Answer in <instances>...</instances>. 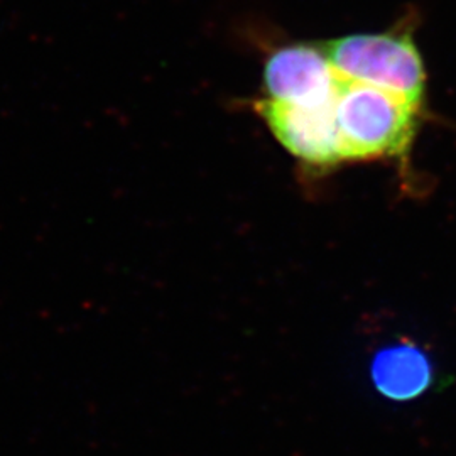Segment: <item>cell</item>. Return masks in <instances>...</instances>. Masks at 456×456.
Segmentation results:
<instances>
[{"label":"cell","mask_w":456,"mask_h":456,"mask_svg":"<svg viewBox=\"0 0 456 456\" xmlns=\"http://www.w3.org/2000/svg\"><path fill=\"white\" fill-rule=\"evenodd\" d=\"M262 82L267 100L282 103H314L335 97L340 75L323 45L294 43L269 54Z\"/></svg>","instance_id":"4"},{"label":"cell","mask_w":456,"mask_h":456,"mask_svg":"<svg viewBox=\"0 0 456 456\" xmlns=\"http://www.w3.org/2000/svg\"><path fill=\"white\" fill-rule=\"evenodd\" d=\"M335 100L337 95L314 103H282L264 98L256 107L279 144L297 163L326 173L343 164Z\"/></svg>","instance_id":"3"},{"label":"cell","mask_w":456,"mask_h":456,"mask_svg":"<svg viewBox=\"0 0 456 456\" xmlns=\"http://www.w3.org/2000/svg\"><path fill=\"white\" fill-rule=\"evenodd\" d=\"M375 391L394 403H411L431 389L435 369L416 343L403 340L380 348L370 363Z\"/></svg>","instance_id":"5"},{"label":"cell","mask_w":456,"mask_h":456,"mask_svg":"<svg viewBox=\"0 0 456 456\" xmlns=\"http://www.w3.org/2000/svg\"><path fill=\"white\" fill-rule=\"evenodd\" d=\"M323 46L343 78L389 90L423 107L428 75L411 31L346 34Z\"/></svg>","instance_id":"2"},{"label":"cell","mask_w":456,"mask_h":456,"mask_svg":"<svg viewBox=\"0 0 456 456\" xmlns=\"http://www.w3.org/2000/svg\"><path fill=\"white\" fill-rule=\"evenodd\" d=\"M419 114L421 107L399 94L340 77L335 117L343 164L408 163Z\"/></svg>","instance_id":"1"}]
</instances>
